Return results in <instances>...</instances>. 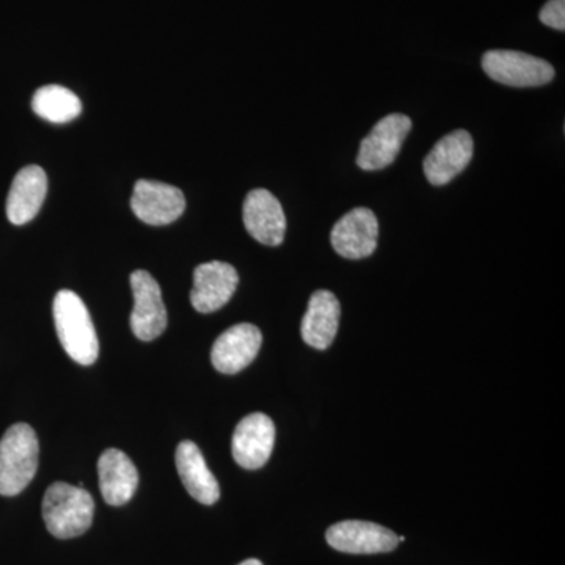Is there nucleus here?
I'll use <instances>...</instances> for the list:
<instances>
[{"label": "nucleus", "mask_w": 565, "mask_h": 565, "mask_svg": "<svg viewBox=\"0 0 565 565\" xmlns=\"http://www.w3.org/2000/svg\"><path fill=\"white\" fill-rule=\"evenodd\" d=\"M54 322L62 348L74 362L90 366L98 360L99 341L87 307L76 292L63 289L54 299Z\"/></svg>", "instance_id": "1"}, {"label": "nucleus", "mask_w": 565, "mask_h": 565, "mask_svg": "<svg viewBox=\"0 0 565 565\" xmlns=\"http://www.w3.org/2000/svg\"><path fill=\"white\" fill-rule=\"evenodd\" d=\"M40 445L29 424L11 426L0 440V494L14 497L31 484L39 470Z\"/></svg>", "instance_id": "2"}, {"label": "nucleus", "mask_w": 565, "mask_h": 565, "mask_svg": "<svg viewBox=\"0 0 565 565\" xmlns=\"http://www.w3.org/2000/svg\"><path fill=\"white\" fill-rule=\"evenodd\" d=\"M95 501L84 487L55 482L44 493L43 519L47 531L57 539L82 535L93 523Z\"/></svg>", "instance_id": "3"}, {"label": "nucleus", "mask_w": 565, "mask_h": 565, "mask_svg": "<svg viewBox=\"0 0 565 565\" xmlns=\"http://www.w3.org/2000/svg\"><path fill=\"white\" fill-rule=\"evenodd\" d=\"M482 70L498 84L515 88L542 87L555 79V68L548 62L519 51L486 52Z\"/></svg>", "instance_id": "4"}, {"label": "nucleus", "mask_w": 565, "mask_h": 565, "mask_svg": "<svg viewBox=\"0 0 565 565\" xmlns=\"http://www.w3.org/2000/svg\"><path fill=\"white\" fill-rule=\"evenodd\" d=\"M411 129L412 120L407 115L392 114L382 118L360 145L356 158L360 169L364 172H375L392 166Z\"/></svg>", "instance_id": "5"}, {"label": "nucleus", "mask_w": 565, "mask_h": 565, "mask_svg": "<svg viewBox=\"0 0 565 565\" xmlns=\"http://www.w3.org/2000/svg\"><path fill=\"white\" fill-rule=\"evenodd\" d=\"M134 308L131 315L132 333L141 341H152L167 329V308L163 305L159 282L147 270H136L131 275Z\"/></svg>", "instance_id": "6"}, {"label": "nucleus", "mask_w": 565, "mask_h": 565, "mask_svg": "<svg viewBox=\"0 0 565 565\" xmlns=\"http://www.w3.org/2000/svg\"><path fill=\"white\" fill-rule=\"evenodd\" d=\"M326 539L332 548L349 555L390 553L399 544L397 535L388 527L362 520H345L330 526Z\"/></svg>", "instance_id": "7"}, {"label": "nucleus", "mask_w": 565, "mask_h": 565, "mask_svg": "<svg viewBox=\"0 0 565 565\" xmlns=\"http://www.w3.org/2000/svg\"><path fill=\"white\" fill-rule=\"evenodd\" d=\"M379 221L367 207H355L334 223L330 241L345 259H363L377 248Z\"/></svg>", "instance_id": "8"}, {"label": "nucleus", "mask_w": 565, "mask_h": 565, "mask_svg": "<svg viewBox=\"0 0 565 565\" xmlns=\"http://www.w3.org/2000/svg\"><path fill=\"white\" fill-rule=\"evenodd\" d=\"M134 214L148 225H169L185 210L184 193L166 182L140 180L134 188Z\"/></svg>", "instance_id": "9"}, {"label": "nucleus", "mask_w": 565, "mask_h": 565, "mask_svg": "<svg viewBox=\"0 0 565 565\" xmlns=\"http://www.w3.org/2000/svg\"><path fill=\"white\" fill-rule=\"evenodd\" d=\"M239 285V275L232 264L211 262L200 264L193 273L192 307L207 315L221 310L232 299Z\"/></svg>", "instance_id": "10"}, {"label": "nucleus", "mask_w": 565, "mask_h": 565, "mask_svg": "<svg viewBox=\"0 0 565 565\" xmlns=\"http://www.w3.org/2000/svg\"><path fill=\"white\" fill-rule=\"evenodd\" d=\"M473 137L463 129L441 137L424 159L427 181L440 188L455 180L473 159Z\"/></svg>", "instance_id": "11"}, {"label": "nucleus", "mask_w": 565, "mask_h": 565, "mask_svg": "<svg viewBox=\"0 0 565 565\" xmlns=\"http://www.w3.org/2000/svg\"><path fill=\"white\" fill-rule=\"evenodd\" d=\"M263 344V334L253 323H237L215 340L211 360L222 374H237L256 359Z\"/></svg>", "instance_id": "12"}, {"label": "nucleus", "mask_w": 565, "mask_h": 565, "mask_svg": "<svg viewBox=\"0 0 565 565\" xmlns=\"http://www.w3.org/2000/svg\"><path fill=\"white\" fill-rule=\"evenodd\" d=\"M275 426L264 414L245 416L233 435V457L245 470H258L273 455Z\"/></svg>", "instance_id": "13"}, {"label": "nucleus", "mask_w": 565, "mask_h": 565, "mask_svg": "<svg viewBox=\"0 0 565 565\" xmlns=\"http://www.w3.org/2000/svg\"><path fill=\"white\" fill-rule=\"evenodd\" d=\"M244 225L253 239L269 247L285 241L286 215L277 196L266 189L248 193L243 210Z\"/></svg>", "instance_id": "14"}, {"label": "nucleus", "mask_w": 565, "mask_h": 565, "mask_svg": "<svg viewBox=\"0 0 565 565\" xmlns=\"http://www.w3.org/2000/svg\"><path fill=\"white\" fill-rule=\"evenodd\" d=\"M47 192L46 172L39 166H29L18 172L11 182L7 199V217L13 225H25L31 222L41 206Z\"/></svg>", "instance_id": "15"}, {"label": "nucleus", "mask_w": 565, "mask_h": 565, "mask_svg": "<svg viewBox=\"0 0 565 565\" xmlns=\"http://www.w3.org/2000/svg\"><path fill=\"white\" fill-rule=\"evenodd\" d=\"M99 489L104 501L110 505H122L132 500L139 487L136 465L120 449H107L98 462Z\"/></svg>", "instance_id": "16"}, {"label": "nucleus", "mask_w": 565, "mask_h": 565, "mask_svg": "<svg viewBox=\"0 0 565 565\" xmlns=\"http://www.w3.org/2000/svg\"><path fill=\"white\" fill-rule=\"evenodd\" d=\"M177 470L185 490L199 503L212 505L221 498L217 479L193 441H181L177 448Z\"/></svg>", "instance_id": "17"}, {"label": "nucleus", "mask_w": 565, "mask_h": 565, "mask_svg": "<svg viewBox=\"0 0 565 565\" xmlns=\"http://www.w3.org/2000/svg\"><path fill=\"white\" fill-rule=\"evenodd\" d=\"M341 305L333 292L319 289L311 296L302 321L305 343L318 351H326L333 343L340 327Z\"/></svg>", "instance_id": "18"}, {"label": "nucleus", "mask_w": 565, "mask_h": 565, "mask_svg": "<svg viewBox=\"0 0 565 565\" xmlns=\"http://www.w3.org/2000/svg\"><path fill=\"white\" fill-rule=\"evenodd\" d=\"M32 109L43 120L63 125L79 117L82 103L77 95L62 85H44L33 95Z\"/></svg>", "instance_id": "19"}, {"label": "nucleus", "mask_w": 565, "mask_h": 565, "mask_svg": "<svg viewBox=\"0 0 565 565\" xmlns=\"http://www.w3.org/2000/svg\"><path fill=\"white\" fill-rule=\"evenodd\" d=\"M539 20L542 24L555 29V31H565V0H550L542 7L539 13Z\"/></svg>", "instance_id": "20"}, {"label": "nucleus", "mask_w": 565, "mask_h": 565, "mask_svg": "<svg viewBox=\"0 0 565 565\" xmlns=\"http://www.w3.org/2000/svg\"><path fill=\"white\" fill-rule=\"evenodd\" d=\"M239 565H263L262 561L258 559H247L244 561V563H241Z\"/></svg>", "instance_id": "21"}, {"label": "nucleus", "mask_w": 565, "mask_h": 565, "mask_svg": "<svg viewBox=\"0 0 565 565\" xmlns=\"http://www.w3.org/2000/svg\"><path fill=\"white\" fill-rule=\"evenodd\" d=\"M397 541H399V542H404V541H405L404 535H399V537H397Z\"/></svg>", "instance_id": "22"}]
</instances>
